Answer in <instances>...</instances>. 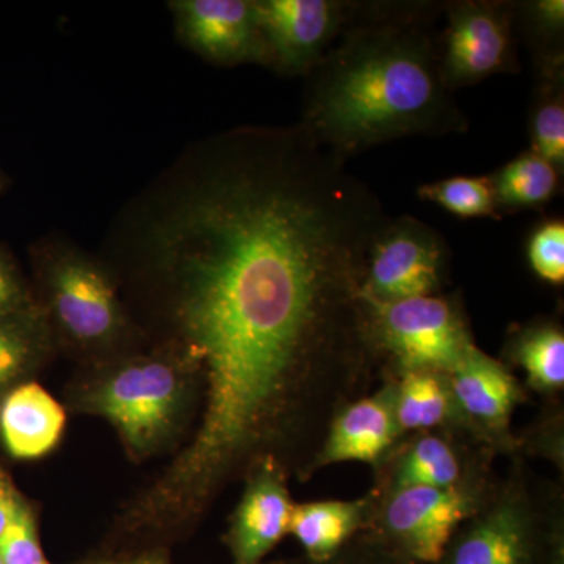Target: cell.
<instances>
[{"label": "cell", "mask_w": 564, "mask_h": 564, "mask_svg": "<svg viewBox=\"0 0 564 564\" xmlns=\"http://www.w3.org/2000/svg\"><path fill=\"white\" fill-rule=\"evenodd\" d=\"M389 220L347 161L293 128L193 144L115 223L104 261L152 300L212 443H269L369 381L367 251Z\"/></svg>", "instance_id": "obj_1"}, {"label": "cell", "mask_w": 564, "mask_h": 564, "mask_svg": "<svg viewBox=\"0 0 564 564\" xmlns=\"http://www.w3.org/2000/svg\"><path fill=\"white\" fill-rule=\"evenodd\" d=\"M432 3H355L350 20L307 74L300 128L344 161L406 139L467 131L445 87Z\"/></svg>", "instance_id": "obj_2"}, {"label": "cell", "mask_w": 564, "mask_h": 564, "mask_svg": "<svg viewBox=\"0 0 564 564\" xmlns=\"http://www.w3.org/2000/svg\"><path fill=\"white\" fill-rule=\"evenodd\" d=\"M29 256L33 293L57 348L93 364L143 347L147 334L102 258L57 232L33 242Z\"/></svg>", "instance_id": "obj_3"}, {"label": "cell", "mask_w": 564, "mask_h": 564, "mask_svg": "<svg viewBox=\"0 0 564 564\" xmlns=\"http://www.w3.org/2000/svg\"><path fill=\"white\" fill-rule=\"evenodd\" d=\"M198 380L180 352L166 344L90 364L74 389L76 411L106 419L132 459L161 454L184 432Z\"/></svg>", "instance_id": "obj_4"}, {"label": "cell", "mask_w": 564, "mask_h": 564, "mask_svg": "<svg viewBox=\"0 0 564 564\" xmlns=\"http://www.w3.org/2000/svg\"><path fill=\"white\" fill-rule=\"evenodd\" d=\"M511 481L489 494L436 564H564L562 518Z\"/></svg>", "instance_id": "obj_5"}, {"label": "cell", "mask_w": 564, "mask_h": 564, "mask_svg": "<svg viewBox=\"0 0 564 564\" xmlns=\"http://www.w3.org/2000/svg\"><path fill=\"white\" fill-rule=\"evenodd\" d=\"M364 303L378 358L391 359L400 373L425 370L448 375L477 348L458 304L440 293Z\"/></svg>", "instance_id": "obj_6"}, {"label": "cell", "mask_w": 564, "mask_h": 564, "mask_svg": "<svg viewBox=\"0 0 564 564\" xmlns=\"http://www.w3.org/2000/svg\"><path fill=\"white\" fill-rule=\"evenodd\" d=\"M489 494L480 484L375 492L372 518L364 533L403 563L436 564L456 530L480 510Z\"/></svg>", "instance_id": "obj_7"}, {"label": "cell", "mask_w": 564, "mask_h": 564, "mask_svg": "<svg viewBox=\"0 0 564 564\" xmlns=\"http://www.w3.org/2000/svg\"><path fill=\"white\" fill-rule=\"evenodd\" d=\"M447 265V243L432 226L408 215L389 218L367 251L362 300L392 303L437 295Z\"/></svg>", "instance_id": "obj_8"}, {"label": "cell", "mask_w": 564, "mask_h": 564, "mask_svg": "<svg viewBox=\"0 0 564 564\" xmlns=\"http://www.w3.org/2000/svg\"><path fill=\"white\" fill-rule=\"evenodd\" d=\"M444 11L448 24L440 43V70L448 90L518 73L514 3L459 0L445 3Z\"/></svg>", "instance_id": "obj_9"}, {"label": "cell", "mask_w": 564, "mask_h": 564, "mask_svg": "<svg viewBox=\"0 0 564 564\" xmlns=\"http://www.w3.org/2000/svg\"><path fill=\"white\" fill-rule=\"evenodd\" d=\"M267 66L282 76H307L332 50L355 3L340 0H254Z\"/></svg>", "instance_id": "obj_10"}, {"label": "cell", "mask_w": 564, "mask_h": 564, "mask_svg": "<svg viewBox=\"0 0 564 564\" xmlns=\"http://www.w3.org/2000/svg\"><path fill=\"white\" fill-rule=\"evenodd\" d=\"M174 32L182 46L212 65L267 66L254 0H173Z\"/></svg>", "instance_id": "obj_11"}, {"label": "cell", "mask_w": 564, "mask_h": 564, "mask_svg": "<svg viewBox=\"0 0 564 564\" xmlns=\"http://www.w3.org/2000/svg\"><path fill=\"white\" fill-rule=\"evenodd\" d=\"M293 505L284 463L267 456L252 464L225 534L232 564H265L263 560L289 534Z\"/></svg>", "instance_id": "obj_12"}, {"label": "cell", "mask_w": 564, "mask_h": 564, "mask_svg": "<svg viewBox=\"0 0 564 564\" xmlns=\"http://www.w3.org/2000/svg\"><path fill=\"white\" fill-rule=\"evenodd\" d=\"M400 434L393 383L373 395L352 400L334 415L306 473L337 463H381Z\"/></svg>", "instance_id": "obj_13"}, {"label": "cell", "mask_w": 564, "mask_h": 564, "mask_svg": "<svg viewBox=\"0 0 564 564\" xmlns=\"http://www.w3.org/2000/svg\"><path fill=\"white\" fill-rule=\"evenodd\" d=\"M445 377L464 422L492 443L510 437L508 426L522 391L502 362L477 347Z\"/></svg>", "instance_id": "obj_14"}, {"label": "cell", "mask_w": 564, "mask_h": 564, "mask_svg": "<svg viewBox=\"0 0 564 564\" xmlns=\"http://www.w3.org/2000/svg\"><path fill=\"white\" fill-rule=\"evenodd\" d=\"M66 411L36 380L0 399V447L17 462H35L61 444Z\"/></svg>", "instance_id": "obj_15"}, {"label": "cell", "mask_w": 564, "mask_h": 564, "mask_svg": "<svg viewBox=\"0 0 564 564\" xmlns=\"http://www.w3.org/2000/svg\"><path fill=\"white\" fill-rule=\"evenodd\" d=\"M377 496L359 500H326L293 505L289 534L304 551V560L323 563L344 551L366 532L372 518Z\"/></svg>", "instance_id": "obj_16"}, {"label": "cell", "mask_w": 564, "mask_h": 564, "mask_svg": "<svg viewBox=\"0 0 564 564\" xmlns=\"http://www.w3.org/2000/svg\"><path fill=\"white\" fill-rule=\"evenodd\" d=\"M55 350L54 334L39 303L0 315V399L35 380Z\"/></svg>", "instance_id": "obj_17"}, {"label": "cell", "mask_w": 564, "mask_h": 564, "mask_svg": "<svg viewBox=\"0 0 564 564\" xmlns=\"http://www.w3.org/2000/svg\"><path fill=\"white\" fill-rule=\"evenodd\" d=\"M467 473L466 459L448 437L425 433L415 437L392 463L381 492L413 486L458 488L475 484Z\"/></svg>", "instance_id": "obj_18"}, {"label": "cell", "mask_w": 564, "mask_h": 564, "mask_svg": "<svg viewBox=\"0 0 564 564\" xmlns=\"http://www.w3.org/2000/svg\"><path fill=\"white\" fill-rule=\"evenodd\" d=\"M563 172L536 152L519 154L502 169L489 174L497 209L540 210L558 195Z\"/></svg>", "instance_id": "obj_19"}, {"label": "cell", "mask_w": 564, "mask_h": 564, "mask_svg": "<svg viewBox=\"0 0 564 564\" xmlns=\"http://www.w3.org/2000/svg\"><path fill=\"white\" fill-rule=\"evenodd\" d=\"M455 413L458 410L445 375L425 370L400 373L395 383V417L400 432L440 429Z\"/></svg>", "instance_id": "obj_20"}, {"label": "cell", "mask_w": 564, "mask_h": 564, "mask_svg": "<svg viewBox=\"0 0 564 564\" xmlns=\"http://www.w3.org/2000/svg\"><path fill=\"white\" fill-rule=\"evenodd\" d=\"M508 356L527 375L530 388L544 393L564 386V333L556 322H538L511 336Z\"/></svg>", "instance_id": "obj_21"}, {"label": "cell", "mask_w": 564, "mask_h": 564, "mask_svg": "<svg viewBox=\"0 0 564 564\" xmlns=\"http://www.w3.org/2000/svg\"><path fill=\"white\" fill-rule=\"evenodd\" d=\"M530 110V150L564 172V65L540 66Z\"/></svg>", "instance_id": "obj_22"}, {"label": "cell", "mask_w": 564, "mask_h": 564, "mask_svg": "<svg viewBox=\"0 0 564 564\" xmlns=\"http://www.w3.org/2000/svg\"><path fill=\"white\" fill-rule=\"evenodd\" d=\"M514 25L522 31L536 68L563 63V0L514 3Z\"/></svg>", "instance_id": "obj_23"}, {"label": "cell", "mask_w": 564, "mask_h": 564, "mask_svg": "<svg viewBox=\"0 0 564 564\" xmlns=\"http://www.w3.org/2000/svg\"><path fill=\"white\" fill-rule=\"evenodd\" d=\"M417 196L423 202L437 204L456 217L502 218L489 176H455L429 182L417 188Z\"/></svg>", "instance_id": "obj_24"}, {"label": "cell", "mask_w": 564, "mask_h": 564, "mask_svg": "<svg viewBox=\"0 0 564 564\" xmlns=\"http://www.w3.org/2000/svg\"><path fill=\"white\" fill-rule=\"evenodd\" d=\"M0 560L3 564H51L41 547L35 510L24 496L0 536Z\"/></svg>", "instance_id": "obj_25"}, {"label": "cell", "mask_w": 564, "mask_h": 564, "mask_svg": "<svg viewBox=\"0 0 564 564\" xmlns=\"http://www.w3.org/2000/svg\"><path fill=\"white\" fill-rule=\"evenodd\" d=\"M527 259L534 274L549 284L564 282V221L554 218L541 223L527 243Z\"/></svg>", "instance_id": "obj_26"}, {"label": "cell", "mask_w": 564, "mask_h": 564, "mask_svg": "<svg viewBox=\"0 0 564 564\" xmlns=\"http://www.w3.org/2000/svg\"><path fill=\"white\" fill-rule=\"evenodd\" d=\"M36 304L31 278L7 245L0 242V315Z\"/></svg>", "instance_id": "obj_27"}, {"label": "cell", "mask_w": 564, "mask_h": 564, "mask_svg": "<svg viewBox=\"0 0 564 564\" xmlns=\"http://www.w3.org/2000/svg\"><path fill=\"white\" fill-rule=\"evenodd\" d=\"M293 564H406L402 560L386 551L383 545L375 541L370 534L361 533L352 540L344 551L333 556L328 562L310 563L304 560L302 563Z\"/></svg>", "instance_id": "obj_28"}, {"label": "cell", "mask_w": 564, "mask_h": 564, "mask_svg": "<svg viewBox=\"0 0 564 564\" xmlns=\"http://www.w3.org/2000/svg\"><path fill=\"white\" fill-rule=\"evenodd\" d=\"M21 499L22 494L20 489L17 488L14 481L11 480L10 474L7 473L3 464L0 463V536L9 527L11 518L17 513Z\"/></svg>", "instance_id": "obj_29"}, {"label": "cell", "mask_w": 564, "mask_h": 564, "mask_svg": "<svg viewBox=\"0 0 564 564\" xmlns=\"http://www.w3.org/2000/svg\"><path fill=\"white\" fill-rule=\"evenodd\" d=\"M77 564H170L163 551H122L93 556Z\"/></svg>", "instance_id": "obj_30"}, {"label": "cell", "mask_w": 564, "mask_h": 564, "mask_svg": "<svg viewBox=\"0 0 564 564\" xmlns=\"http://www.w3.org/2000/svg\"><path fill=\"white\" fill-rule=\"evenodd\" d=\"M11 181L10 177L7 176V173L3 172L2 169H0V196L3 195L7 191H9Z\"/></svg>", "instance_id": "obj_31"}, {"label": "cell", "mask_w": 564, "mask_h": 564, "mask_svg": "<svg viewBox=\"0 0 564 564\" xmlns=\"http://www.w3.org/2000/svg\"><path fill=\"white\" fill-rule=\"evenodd\" d=\"M276 564H293V563H276Z\"/></svg>", "instance_id": "obj_32"}, {"label": "cell", "mask_w": 564, "mask_h": 564, "mask_svg": "<svg viewBox=\"0 0 564 564\" xmlns=\"http://www.w3.org/2000/svg\"><path fill=\"white\" fill-rule=\"evenodd\" d=\"M0 564H3V563H2V560H0Z\"/></svg>", "instance_id": "obj_33"}]
</instances>
